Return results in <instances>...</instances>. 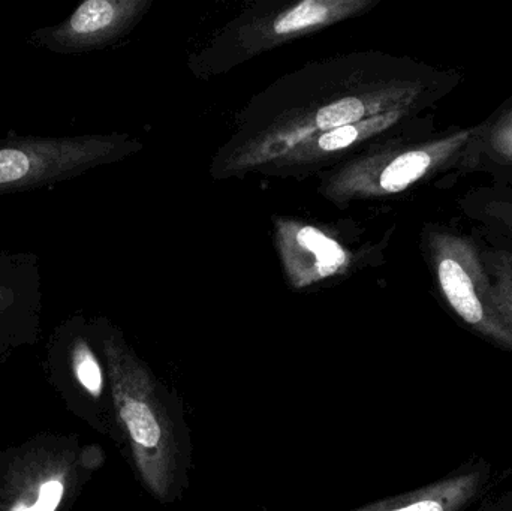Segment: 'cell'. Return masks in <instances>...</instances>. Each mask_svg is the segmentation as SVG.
<instances>
[{
    "instance_id": "1",
    "label": "cell",
    "mask_w": 512,
    "mask_h": 511,
    "mask_svg": "<svg viewBox=\"0 0 512 511\" xmlns=\"http://www.w3.org/2000/svg\"><path fill=\"white\" fill-rule=\"evenodd\" d=\"M116 354L117 414L131 447L135 471L161 504L185 497L191 483V431L185 405L146 363Z\"/></svg>"
},
{
    "instance_id": "2",
    "label": "cell",
    "mask_w": 512,
    "mask_h": 511,
    "mask_svg": "<svg viewBox=\"0 0 512 511\" xmlns=\"http://www.w3.org/2000/svg\"><path fill=\"white\" fill-rule=\"evenodd\" d=\"M424 243L436 288L448 312L469 332L512 353V327L496 309L478 237L444 225H430Z\"/></svg>"
},
{
    "instance_id": "3",
    "label": "cell",
    "mask_w": 512,
    "mask_h": 511,
    "mask_svg": "<svg viewBox=\"0 0 512 511\" xmlns=\"http://www.w3.org/2000/svg\"><path fill=\"white\" fill-rule=\"evenodd\" d=\"M107 152V143L86 138L0 143V194L65 179Z\"/></svg>"
},
{
    "instance_id": "4",
    "label": "cell",
    "mask_w": 512,
    "mask_h": 511,
    "mask_svg": "<svg viewBox=\"0 0 512 511\" xmlns=\"http://www.w3.org/2000/svg\"><path fill=\"white\" fill-rule=\"evenodd\" d=\"M493 480V465L475 458L423 488L336 511H469L490 495Z\"/></svg>"
},
{
    "instance_id": "5",
    "label": "cell",
    "mask_w": 512,
    "mask_h": 511,
    "mask_svg": "<svg viewBox=\"0 0 512 511\" xmlns=\"http://www.w3.org/2000/svg\"><path fill=\"white\" fill-rule=\"evenodd\" d=\"M475 173L487 174L495 183L512 176V99L480 123L462 176Z\"/></svg>"
},
{
    "instance_id": "6",
    "label": "cell",
    "mask_w": 512,
    "mask_h": 511,
    "mask_svg": "<svg viewBox=\"0 0 512 511\" xmlns=\"http://www.w3.org/2000/svg\"><path fill=\"white\" fill-rule=\"evenodd\" d=\"M125 3L87 0L66 23L48 30V41L56 50H77L110 35L125 17Z\"/></svg>"
},
{
    "instance_id": "7",
    "label": "cell",
    "mask_w": 512,
    "mask_h": 511,
    "mask_svg": "<svg viewBox=\"0 0 512 511\" xmlns=\"http://www.w3.org/2000/svg\"><path fill=\"white\" fill-rule=\"evenodd\" d=\"M285 255L291 275L298 285L327 278L339 272L346 261L345 252L330 237L312 227H303L294 239L285 240Z\"/></svg>"
},
{
    "instance_id": "8",
    "label": "cell",
    "mask_w": 512,
    "mask_h": 511,
    "mask_svg": "<svg viewBox=\"0 0 512 511\" xmlns=\"http://www.w3.org/2000/svg\"><path fill=\"white\" fill-rule=\"evenodd\" d=\"M469 221L512 245V189L499 183L471 189L457 200Z\"/></svg>"
},
{
    "instance_id": "9",
    "label": "cell",
    "mask_w": 512,
    "mask_h": 511,
    "mask_svg": "<svg viewBox=\"0 0 512 511\" xmlns=\"http://www.w3.org/2000/svg\"><path fill=\"white\" fill-rule=\"evenodd\" d=\"M487 242H481L480 251L484 267L492 284L496 309L512 327V245L495 234L486 233Z\"/></svg>"
},
{
    "instance_id": "10",
    "label": "cell",
    "mask_w": 512,
    "mask_h": 511,
    "mask_svg": "<svg viewBox=\"0 0 512 511\" xmlns=\"http://www.w3.org/2000/svg\"><path fill=\"white\" fill-rule=\"evenodd\" d=\"M409 108H400V110H388L385 113L378 114L372 119L366 120V122H357L354 125L342 126V128L333 129V131L327 132L319 138L318 144L322 150H333L345 149V147L351 146L355 141L360 140L363 137H370L373 134H379V132L387 131L391 126L399 123L400 120L405 117L406 111Z\"/></svg>"
},
{
    "instance_id": "11",
    "label": "cell",
    "mask_w": 512,
    "mask_h": 511,
    "mask_svg": "<svg viewBox=\"0 0 512 511\" xmlns=\"http://www.w3.org/2000/svg\"><path fill=\"white\" fill-rule=\"evenodd\" d=\"M339 6V3L319 2V0L298 3L274 21V32L286 35V33L300 32L307 27L325 23L336 14Z\"/></svg>"
},
{
    "instance_id": "12",
    "label": "cell",
    "mask_w": 512,
    "mask_h": 511,
    "mask_svg": "<svg viewBox=\"0 0 512 511\" xmlns=\"http://www.w3.org/2000/svg\"><path fill=\"white\" fill-rule=\"evenodd\" d=\"M366 114V105L358 98H343L333 104L325 105L316 113V125L324 131L354 125Z\"/></svg>"
},
{
    "instance_id": "13",
    "label": "cell",
    "mask_w": 512,
    "mask_h": 511,
    "mask_svg": "<svg viewBox=\"0 0 512 511\" xmlns=\"http://www.w3.org/2000/svg\"><path fill=\"white\" fill-rule=\"evenodd\" d=\"M75 372H77L81 386L93 398H101L104 393V375H102L98 360L86 344L78 345L77 351H75Z\"/></svg>"
},
{
    "instance_id": "14",
    "label": "cell",
    "mask_w": 512,
    "mask_h": 511,
    "mask_svg": "<svg viewBox=\"0 0 512 511\" xmlns=\"http://www.w3.org/2000/svg\"><path fill=\"white\" fill-rule=\"evenodd\" d=\"M63 486L59 482H48L39 491V500L35 506L15 507L14 511H54L62 498Z\"/></svg>"
},
{
    "instance_id": "15",
    "label": "cell",
    "mask_w": 512,
    "mask_h": 511,
    "mask_svg": "<svg viewBox=\"0 0 512 511\" xmlns=\"http://www.w3.org/2000/svg\"><path fill=\"white\" fill-rule=\"evenodd\" d=\"M499 511H512V488L505 491L499 497H493Z\"/></svg>"
},
{
    "instance_id": "16",
    "label": "cell",
    "mask_w": 512,
    "mask_h": 511,
    "mask_svg": "<svg viewBox=\"0 0 512 511\" xmlns=\"http://www.w3.org/2000/svg\"><path fill=\"white\" fill-rule=\"evenodd\" d=\"M493 183H495V182H493ZM496 183H499V185L508 186V188L512 189V176L507 177V179L501 180V182H496Z\"/></svg>"
},
{
    "instance_id": "17",
    "label": "cell",
    "mask_w": 512,
    "mask_h": 511,
    "mask_svg": "<svg viewBox=\"0 0 512 511\" xmlns=\"http://www.w3.org/2000/svg\"><path fill=\"white\" fill-rule=\"evenodd\" d=\"M475 511H481V510H475Z\"/></svg>"
}]
</instances>
